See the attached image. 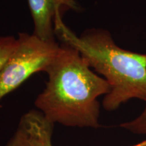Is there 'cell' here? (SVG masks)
<instances>
[{
  "label": "cell",
  "mask_w": 146,
  "mask_h": 146,
  "mask_svg": "<svg viewBox=\"0 0 146 146\" xmlns=\"http://www.w3.org/2000/svg\"><path fill=\"white\" fill-rule=\"evenodd\" d=\"M120 126L135 134H146V106L139 116L131 121L122 123Z\"/></svg>",
  "instance_id": "52a82bcc"
},
{
  "label": "cell",
  "mask_w": 146,
  "mask_h": 146,
  "mask_svg": "<svg viewBox=\"0 0 146 146\" xmlns=\"http://www.w3.org/2000/svg\"><path fill=\"white\" fill-rule=\"evenodd\" d=\"M36 36L47 42H56V23L64 12L78 6L74 0H28Z\"/></svg>",
  "instance_id": "5b68a950"
},
{
  "label": "cell",
  "mask_w": 146,
  "mask_h": 146,
  "mask_svg": "<svg viewBox=\"0 0 146 146\" xmlns=\"http://www.w3.org/2000/svg\"><path fill=\"white\" fill-rule=\"evenodd\" d=\"M46 86L35 101L50 121L68 127H100L98 98L110 91L104 78L91 70L76 49L62 41L45 72Z\"/></svg>",
  "instance_id": "6da1fadb"
},
{
  "label": "cell",
  "mask_w": 146,
  "mask_h": 146,
  "mask_svg": "<svg viewBox=\"0 0 146 146\" xmlns=\"http://www.w3.org/2000/svg\"><path fill=\"white\" fill-rule=\"evenodd\" d=\"M56 35L76 49L89 66L108 83L110 89L102 103L106 110H115L133 98L146 102V54L120 48L104 29H89L78 36L62 18L56 22Z\"/></svg>",
  "instance_id": "7a4b0ae2"
},
{
  "label": "cell",
  "mask_w": 146,
  "mask_h": 146,
  "mask_svg": "<svg viewBox=\"0 0 146 146\" xmlns=\"http://www.w3.org/2000/svg\"><path fill=\"white\" fill-rule=\"evenodd\" d=\"M60 49L57 42H47L35 35L18 34V45L0 71L1 101L39 72H46Z\"/></svg>",
  "instance_id": "3957f363"
},
{
  "label": "cell",
  "mask_w": 146,
  "mask_h": 146,
  "mask_svg": "<svg viewBox=\"0 0 146 146\" xmlns=\"http://www.w3.org/2000/svg\"><path fill=\"white\" fill-rule=\"evenodd\" d=\"M132 146H146V140L141 142V143H137V144H136V145H134Z\"/></svg>",
  "instance_id": "ba28073f"
},
{
  "label": "cell",
  "mask_w": 146,
  "mask_h": 146,
  "mask_svg": "<svg viewBox=\"0 0 146 146\" xmlns=\"http://www.w3.org/2000/svg\"><path fill=\"white\" fill-rule=\"evenodd\" d=\"M18 39L13 36H0V71L15 50Z\"/></svg>",
  "instance_id": "8992f818"
},
{
  "label": "cell",
  "mask_w": 146,
  "mask_h": 146,
  "mask_svg": "<svg viewBox=\"0 0 146 146\" xmlns=\"http://www.w3.org/2000/svg\"><path fill=\"white\" fill-rule=\"evenodd\" d=\"M54 125L39 110L25 113L5 146H53Z\"/></svg>",
  "instance_id": "277c9868"
}]
</instances>
